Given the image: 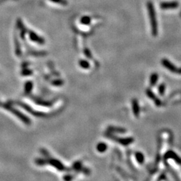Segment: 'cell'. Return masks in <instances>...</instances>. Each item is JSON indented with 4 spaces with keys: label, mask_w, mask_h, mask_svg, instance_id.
<instances>
[{
    "label": "cell",
    "mask_w": 181,
    "mask_h": 181,
    "mask_svg": "<svg viewBox=\"0 0 181 181\" xmlns=\"http://www.w3.org/2000/svg\"><path fill=\"white\" fill-rule=\"evenodd\" d=\"M146 6H147L148 15H149V18L150 20L152 34V36L155 37V36L158 35V22L157 18H156L155 7H154L153 3H152L151 1H148Z\"/></svg>",
    "instance_id": "obj_1"
},
{
    "label": "cell",
    "mask_w": 181,
    "mask_h": 181,
    "mask_svg": "<svg viewBox=\"0 0 181 181\" xmlns=\"http://www.w3.org/2000/svg\"><path fill=\"white\" fill-rule=\"evenodd\" d=\"M0 107H1L3 108H5V109L8 110V111H9L11 112V113H12L14 115H15L16 116V117H18L19 119H20L22 121L24 122L25 124L26 125H30V119H29V118L26 117V115H24V114L21 113L20 111H19L18 109H15L14 107H12L11 105H9V104H6V103H0Z\"/></svg>",
    "instance_id": "obj_2"
},
{
    "label": "cell",
    "mask_w": 181,
    "mask_h": 181,
    "mask_svg": "<svg viewBox=\"0 0 181 181\" xmlns=\"http://www.w3.org/2000/svg\"><path fill=\"white\" fill-rule=\"evenodd\" d=\"M105 136L109 138L110 140H112L115 141L116 142H118L119 144L124 146H129V145L132 144V143L134 142V138H132V137H128V138H119V137L114 136L113 134L108 132V131L107 134H105Z\"/></svg>",
    "instance_id": "obj_3"
},
{
    "label": "cell",
    "mask_w": 181,
    "mask_h": 181,
    "mask_svg": "<svg viewBox=\"0 0 181 181\" xmlns=\"http://www.w3.org/2000/svg\"><path fill=\"white\" fill-rule=\"evenodd\" d=\"M161 63L162 65L164 67L166 68V69L168 70H169L170 72H173V73H177V72H178V68H177L172 62H170V60H168V59L163 58L162 60H161Z\"/></svg>",
    "instance_id": "obj_4"
},
{
    "label": "cell",
    "mask_w": 181,
    "mask_h": 181,
    "mask_svg": "<svg viewBox=\"0 0 181 181\" xmlns=\"http://www.w3.org/2000/svg\"><path fill=\"white\" fill-rule=\"evenodd\" d=\"M146 95L148 96V97H149L150 99H152L154 103L157 107H161L162 104V102L161 99L160 98L156 96L155 93H154L153 91H152L150 89H146Z\"/></svg>",
    "instance_id": "obj_5"
},
{
    "label": "cell",
    "mask_w": 181,
    "mask_h": 181,
    "mask_svg": "<svg viewBox=\"0 0 181 181\" xmlns=\"http://www.w3.org/2000/svg\"><path fill=\"white\" fill-rule=\"evenodd\" d=\"M164 158L165 160H166L168 159H173L178 164L181 165V158L176 153V152L172 151V150L168 151L166 153L164 154Z\"/></svg>",
    "instance_id": "obj_6"
},
{
    "label": "cell",
    "mask_w": 181,
    "mask_h": 181,
    "mask_svg": "<svg viewBox=\"0 0 181 181\" xmlns=\"http://www.w3.org/2000/svg\"><path fill=\"white\" fill-rule=\"evenodd\" d=\"M179 3L176 1H163L160 3V7L162 9H172L177 8L178 7Z\"/></svg>",
    "instance_id": "obj_7"
},
{
    "label": "cell",
    "mask_w": 181,
    "mask_h": 181,
    "mask_svg": "<svg viewBox=\"0 0 181 181\" xmlns=\"http://www.w3.org/2000/svg\"><path fill=\"white\" fill-rule=\"evenodd\" d=\"M47 163H49L51 166L56 168V169H58L60 171H64L66 170V168L62 164L61 162H60L55 158H50L49 160V161H47Z\"/></svg>",
    "instance_id": "obj_8"
},
{
    "label": "cell",
    "mask_w": 181,
    "mask_h": 181,
    "mask_svg": "<svg viewBox=\"0 0 181 181\" xmlns=\"http://www.w3.org/2000/svg\"><path fill=\"white\" fill-rule=\"evenodd\" d=\"M131 106H132V111L134 116L136 118H139L140 114V107L137 99L134 98L131 100Z\"/></svg>",
    "instance_id": "obj_9"
},
{
    "label": "cell",
    "mask_w": 181,
    "mask_h": 181,
    "mask_svg": "<svg viewBox=\"0 0 181 181\" xmlns=\"http://www.w3.org/2000/svg\"><path fill=\"white\" fill-rule=\"evenodd\" d=\"M29 37L30 39L31 40L34 41V42H37L40 44H44V40L42 38L40 37L38 35H37L36 33H34V32H29Z\"/></svg>",
    "instance_id": "obj_10"
},
{
    "label": "cell",
    "mask_w": 181,
    "mask_h": 181,
    "mask_svg": "<svg viewBox=\"0 0 181 181\" xmlns=\"http://www.w3.org/2000/svg\"><path fill=\"white\" fill-rule=\"evenodd\" d=\"M108 132L111 133V134H115V133H119V134H125L127 131V129L121 127H115L113 125H110L107 128Z\"/></svg>",
    "instance_id": "obj_11"
},
{
    "label": "cell",
    "mask_w": 181,
    "mask_h": 181,
    "mask_svg": "<svg viewBox=\"0 0 181 181\" xmlns=\"http://www.w3.org/2000/svg\"><path fill=\"white\" fill-rule=\"evenodd\" d=\"M158 81V75L157 72H153L150 77V85L151 87H154Z\"/></svg>",
    "instance_id": "obj_12"
},
{
    "label": "cell",
    "mask_w": 181,
    "mask_h": 181,
    "mask_svg": "<svg viewBox=\"0 0 181 181\" xmlns=\"http://www.w3.org/2000/svg\"><path fill=\"white\" fill-rule=\"evenodd\" d=\"M97 150L101 153H103L107 149V145L104 142H99L97 145Z\"/></svg>",
    "instance_id": "obj_13"
},
{
    "label": "cell",
    "mask_w": 181,
    "mask_h": 181,
    "mask_svg": "<svg viewBox=\"0 0 181 181\" xmlns=\"http://www.w3.org/2000/svg\"><path fill=\"white\" fill-rule=\"evenodd\" d=\"M135 158L138 163L143 164L145 161L144 155L141 152H136L135 153Z\"/></svg>",
    "instance_id": "obj_14"
},
{
    "label": "cell",
    "mask_w": 181,
    "mask_h": 181,
    "mask_svg": "<svg viewBox=\"0 0 181 181\" xmlns=\"http://www.w3.org/2000/svg\"><path fill=\"white\" fill-rule=\"evenodd\" d=\"M32 88H33V83H32V82H26L25 84V93H27V94L30 93L32 90Z\"/></svg>",
    "instance_id": "obj_15"
},
{
    "label": "cell",
    "mask_w": 181,
    "mask_h": 181,
    "mask_svg": "<svg viewBox=\"0 0 181 181\" xmlns=\"http://www.w3.org/2000/svg\"><path fill=\"white\" fill-rule=\"evenodd\" d=\"M158 91L160 96H163L166 92V85L164 83H161L158 87Z\"/></svg>",
    "instance_id": "obj_16"
},
{
    "label": "cell",
    "mask_w": 181,
    "mask_h": 181,
    "mask_svg": "<svg viewBox=\"0 0 181 181\" xmlns=\"http://www.w3.org/2000/svg\"><path fill=\"white\" fill-rule=\"evenodd\" d=\"M166 168H167V169H168V170L169 171V172H170V173H171V174H172V176L174 177V179H176V180H178V177L177 176V174L176 172H174V170H173V169L172 168H171L170 166L168 165V164H167L166 163Z\"/></svg>",
    "instance_id": "obj_17"
},
{
    "label": "cell",
    "mask_w": 181,
    "mask_h": 181,
    "mask_svg": "<svg viewBox=\"0 0 181 181\" xmlns=\"http://www.w3.org/2000/svg\"><path fill=\"white\" fill-rule=\"evenodd\" d=\"M79 64H80V66H81L82 68H85V69L89 68V66H90V64H89V62L85 60H81V61H80Z\"/></svg>",
    "instance_id": "obj_18"
},
{
    "label": "cell",
    "mask_w": 181,
    "mask_h": 181,
    "mask_svg": "<svg viewBox=\"0 0 181 181\" xmlns=\"http://www.w3.org/2000/svg\"><path fill=\"white\" fill-rule=\"evenodd\" d=\"M81 24L87 25V24H89V23L91 22V18L88 16H84L81 18Z\"/></svg>",
    "instance_id": "obj_19"
},
{
    "label": "cell",
    "mask_w": 181,
    "mask_h": 181,
    "mask_svg": "<svg viewBox=\"0 0 181 181\" xmlns=\"http://www.w3.org/2000/svg\"><path fill=\"white\" fill-rule=\"evenodd\" d=\"M81 167H82V163L81 162H75L73 164V168L75 169V170H79L81 168Z\"/></svg>",
    "instance_id": "obj_20"
},
{
    "label": "cell",
    "mask_w": 181,
    "mask_h": 181,
    "mask_svg": "<svg viewBox=\"0 0 181 181\" xmlns=\"http://www.w3.org/2000/svg\"><path fill=\"white\" fill-rule=\"evenodd\" d=\"M167 180V177L166 175L164 172H162L160 174V176H159V178H158V180Z\"/></svg>",
    "instance_id": "obj_21"
},
{
    "label": "cell",
    "mask_w": 181,
    "mask_h": 181,
    "mask_svg": "<svg viewBox=\"0 0 181 181\" xmlns=\"http://www.w3.org/2000/svg\"><path fill=\"white\" fill-rule=\"evenodd\" d=\"M52 1H54V2L56 3H63V4H65L66 2L64 1V0H51Z\"/></svg>",
    "instance_id": "obj_22"
},
{
    "label": "cell",
    "mask_w": 181,
    "mask_h": 181,
    "mask_svg": "<svg viewBox=\"0 0 181 181\" xmlns=\"http://www.w3.org/2000/svg\"><path fill=\"white\" fill-rule=\"evenodd\" d=\"M177 74H178V75H181V67L178 68V72H177Z\"/></svg>",
    "instance_id": "obj_23"
}]
</instances>
